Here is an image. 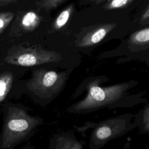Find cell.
<instances>
[{"label": "cell", "instance_id": "cell-11", "mask_svg": "<svg viewBox=\"0 0 149 149\" xmlns=\"http://www.w3.org/2000/svg\"><path fill=\"white\" fill-rule=\"evenodd\" d=\"M128 0H113L111 2V6L113 8H119L126 3Z\"/></svg>", "mask_w": 149, "mask_h": 149}, {"label": "cell", "instance_id": "cell-10", "mask_svg": "<svg viewBox=\"0 0 149 149\" xmlns=\"http://www.w3.org/2000/svg\"><path fill=\"white\" fill-rule=\"evenodd\" d=\"M10 15L9 14V15L8 16H6L5 17L2 16H0V30L3 29L5 26L9 22H10V20H11L12 17V16H10Z\"/></svg>", "mask_w": 149, "mask_h": 149}, {"label": "cell", "instance_id": "cell-1", "mask_svg": "<svg viewBox=\"0 0 149 149\" xmlns=\"http://www.w3.org/2000/svg\"><path fill=\"white\" fill-rule=\"evenodd\" d=\"M3 122L0 149H13L29 140L43 124V119L32 115L24 104L6 101L2 107Z\"/></svg>", "mask_w": 149, "mask_h": 149}, {"label": "cell", "instance_id": "cell-8", "mask_svg": "<svg viewBox=\"0 0 149 149\" xmlns=\"http://www.w3.org/2000/svg\"><path fill=\"white\" fill-rule=\"evenodd\" d=\"M135 39L139 42H146L149 41V29L143 30L136 35Z\"/></svg>", "mask_w": 149, "mask_h": 149}, {"label": "cell", "instance_id": "cell-3", "mask_svg": "<svg viewBox=\"0 0 149 149\" xmlns=\"http://www.w3.org/2000/svg\"><path fill=\"white\" fill-rule=\"evenodd\" d=\"M55 61L56 58L52 52L40 47H23L9 49L0 60L1 62L29 68Z\"/></svg>", "mask_w": 149, "mask_h": 149}, {"label": "cell", "instance_id": "cell-7", "mask_svg": "<svg viewBox=\"0 0 149 149\" xmlns=\"http://www.w3.org/2000/svg\"><path fill=\"white\" fill-rule=\"evenodd\" d=\"M69 16V12L68 10H65L63 11L59 16L58 17L56 20V24L57 27H61L63 26L68 21Z\"/></svg>", "mask_w": 149, "mask_h": 149}, {"label": "cell", "instance_id": "cell-6", "mask_svg": "<svg viewBox=\"0 0 149 149\" xmlns=\"http://www.w3.org/2000/svg\"><path fill=\"white\" fill-rule=\"evenodd\" d=\"M111 130L109 127L102 126L98 128L96 132V136L98 139L103 140L110 136Z\"/></svg>", "mask_w": 149, "mask_h": 149}, {"label": "cell", "instance_id": "cell-5", "mask_svg": "<svg viewBox=\"0 0 149 149\" xmlns=\"http://www.w3.org/2000/svg\"><path fill=\"white\" fill-rule=\"evenodd\" d=\"M37 19L38 17L34 12H30L24 16L22 20V24L25 27H31L37 22Z\"/></svg>", "mask_w": 149, "mask_h": 149}, {"label": "cell", "instance_id": "cell-12", "mask_svg": "<svg viewBox=\"0 0 149 149\" xmlns=\"http://www.w3.org/2000/svg\"><path fill=\"white\" fill-rule=\"evenodd\" d=\"M12 0H0V2H2V3H5V2H10Z\"/></svg>", "mask_w": 149, "mask_h": 149}, {"label": "cell", "instance_id": "cell-9", "mask_svg": "<svg viewBox=\"0 0 149 149\" xmlns=\"http://www.w3.org/2000/svg\"><path fill=\"white\" fill-rule=\"evenodd\" d=\"M106 30L104 29H100L97 30L92 36L91 40L93 43L100 41L106 35Z\"/></svg>", "mask_w": 149, "mask_h": 149}, {"label": "cell", "instance_id": "cell-4", "mask_svg": "<svg viewBox=\"0 0 149 149\" xmlns=\"http://www.w3.org/2000/svg\"><path fill=\"white\" fill-rule=\"evenodd\" d=\"M29 69V68L0 62V114L3 104L9 100V95L15 85Z\"/></svg>", "mask_w": 149, "mask_h": 149}, {"label": "cell", "instance_id": "cell-2", "mask_svg": "<svg viewBox=\"0 0 149 149\" xmlns=\"http://www.w3.org/2000/svg\"><path fill=\"white\" fill-rule=\"evenodd\" d=\"M29 78L19 80L9 95V100L27 94L36 104L44 107L48 105L61 90L65 75L54 70L33 67Z\"/></svg>", "mask_w": 149, "mask_h": 149}]
</instances>
